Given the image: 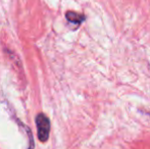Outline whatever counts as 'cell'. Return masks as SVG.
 I'll return each mask as SVG.
<instances>
[{"label": "cell", "mask_w": 150, "mask_h": 149, "mask_svg": "<svg viewBox=\"0 0 150 149\" xmlns=\"http://www.w3.org/2000/svg\"><path fill=\"white\" fill-rule=\"evenodd\" d=\"M36 126H37L38 138L41 142H46L49 139L50 134V121L44 113H39L36 117Z\"/></svg>", "instance_id": "cell-1"}, {"label": "cell", "mask_w": 150, "mask_h": 149, "mask_svg": "<svg viewBox=\"0 0 150 149\" xmlns=\"http://www.w3.org/2000/svg\"><path fill=\"white\" fill-rule=\"evenodd\" d=\"M65 18L67 20H69V23L71 24H75V25H81L82 23L85 20V16L81 13H78L76 11H67L65 13Z\"/></svg>", "instance_id": "cell-2"}]
</instances>
